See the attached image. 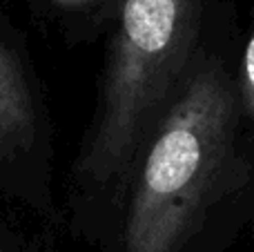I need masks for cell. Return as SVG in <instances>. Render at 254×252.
I'll return each instance as SVG.
<instances>
[{"mask_svg": "<svg viewBox=\"0 0 254 252\" xmlns=\"http://www.w3.org/2000/svg\"><path fill=\"white\" fill-rule=\"evenodd\" d=\"M34 112L16 56L0 43V152L29 138Z\"/></svg>", "mask_w": 254, "mask_h": 252, "instance_id": "cell-3", "label": "cell"}, {"mask_svg": "<svg viewBox=\"0 0 254 252\" xmlns=\"http://www.w3.org/2000/svg\"><path fill=\"white\" fill-rule=\"evenodd\" d=\"M0 252H2V250H0Z\"/></svg>", "mask_w": 254, "mask_h": 252, "instance_id": "cell-6", "label": "cell"}, {"mask_svg": "<svg viewBox=\"0 0 254 252\" xmlns=\"http://www.w3.org/2000/svg\"><path fill=\"white\" fill-rule=\"evenodd\" d=\"M52 9L63 13H80V11H89V9H96L107 4L110 0H45ZM119 2V0H116Z\"/></svg>", "mask_w": 254, "mask_h": 252, "instance_id": "cell-5", "label": "cell"}, {"mask_svg": "<svg viewBox=\"0 0 254 252\" xmlns=\"http://www.w3.org/2000/svg\"><path fill=\"white\" fill-rule=\"evenodd\" d=\"M239 103H241V114L254 121V20L248 36L246 49H243L241 61V76H239Z\"/></svg>", "mask_w": 254, "mask_h": 252, "instance_id": "cell-4", "label": "cell"}, {"mask_svg": "<svg viewBox=\"0 0 254 252\" xmlns=\"http://www.w3.org/2000/svg\"><path fill=\"white\" fill-rule=\"evenodd\" d=\"M239 89L198 63L152 132L129 181L125 252H181L237 165Z\"/></svg>", "mask_w": 254, "mask_h": 252, "instance_id": "cell-1", "label": "cell"}, {"mask_svg": "<svg viewBox=\"0 0 254 252\" xmlns=\"http://www.w3.org/2000/svg\"><path fill=\"white\" fill-rule=\"evenodd\" d=\"M205 0H119L83 181L129 186L158 121L192 74Z\"/></svg>", "mask_w": 254, "mask_h": 252, "instance_id": "cell-2", "label": "cell"}]
</instances>
